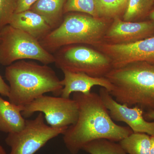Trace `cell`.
Wrapping results in <instances>:
<instances>
[{
	"mask_svg": "<svg viewBox=\"0 0 154 154\" xmlns=\"http://www.w3.org/2000/svg\"><path fill=\"white\" fill-rule=\"evenodd\" d=\"M79 115L76 122L63 134V140L71 154H77L92 141L107 139L119 142L133 132L129 127L116 124L99 94L74 93Z\"/></svg>",
	"mask_w": 154,
	"mask_h": 154,
	"instance_id": "1",
	"label": "cell"
},
{
	"mask_svg": "<svg viewBox=\"0 0 154 154\" xmlns=\"http://www.w3.org/2000/svg\"><path fill=\"white\" fill-rule=\"evenodd\" d=\"M5 77L10 87L9 101L25 106L47 93L61 96L63 88L55 71L48 65L20 60L6 67Z\"/></svg>",
	"mask_w": 154,
	"mask_h": 154,
	"instance_id": "2",
	"label": "cell"
},
{
	"mask_svg": "<svg viewBox=\"0 0 154 154\" xmlns=\"http://www.w3.org/2000/svg\"><path fill=\"white\" fill-rule=\"evenodd\" d=\"M105 77L112 84L109 93L116 102L143 110H154V61L112 69Z\"/></svg>",
	"mask_w": 154,
	"mask_h": 154,
	"instance_id": "3",
	"label": "cell"
},
{
	"mask_svg": "<svg viewBox=\"0 0 154 154\" xmlns=\"http://www.w3.org/2000/svg\"><path fill=\"white\" fill-rule=\"evenodd\" d=\"M66 14L59 26L39 41L47 51L53 54L66 45L84 44L94 47L104 42L112 20L82 13Z\"/></svg>",
	"mask_w": 154,
	"mask_h": 154,
	"instance_id": "4",
	"label": "cell"
},
{
	"mask_svg": "<svg viewBox=\"0 0 154 154\" xmlns=\"http://www.w3.org/2000/svg\"><path fill=\"white\" fill-rule=\"evenodd\" d=\"M56 66L69 71L94 77H105L113 69L110 59L95 48L75 44L60 48L53 54Z\"/></svg>",
	"mask_w": 154,
	"mask_h": 154,
	"instance_id": "5",
	"label": "cell"
},
{
	"mask_svg": "<svg viewBox=\"0 0 154 154\" xmlns=\"http://www.w3.org/2000/svg\"><path fill=\"white\" fill-rule=\"evenodd\" d=\"M0 33V64L2 65L8 66L25 59L38 61L45 65L54 63L53 54L28 33L10 25L6 26Z\"/></svg>",
	"mask_w": 154,
	"mask_h": 154,
	"instance_id": "6",
	"label": "cell"
},
{
	"mask_svg": "<svg viewBox=\"0 0 154 154\" xmlns=\"http://www.w3.org/2000/svg\"><path fill=\"white\" fill-rule=\"evenodd\" d=\"M67 128L48 125L40 112L34 119L26 120L22 130L8 134L5 143L11 148L8 154H35L50 140L63 134Z\"/></svg>",
	"mask_w": 154,
	"mask_h": 154,
	"instance_id": "7",
	"label": "cell"
},
{
	"mask_svg": "<svg viewBox=\"0 0 154 154\" xmlns=\"http://www.w3.org/2000/svg\"><path fill=\"white\" fill-rule=\"evenodd\" d=\"M36 112L43 113L47 124L53 128L68 127L75 123L79 115L74 99L44 95L24 106L22 114L29 118Z\"/></svg>",
	"mask_w": 154,
	"mask_h": 154,
	"instance_id": "8",
	"label": "cell"
},
{
	"mask_svg": "<svg viewBox=\"0 0 154 154\" xmlns=\"http://www.w3.org/2000/svg\"><path fill=\"white\" fill-rule=\"evenodd\" d=\"M94 48L110 59L113 69L137 62L154 61V36L128 44L103 42Z\"/></svg>",
	"mask_w": 154,
	"mask_h": 154,
	"instance_id": "9",
	"label": "cell"
},
{
	"mask_svg": "<svg viewBox=\"0 0 154 154\" xmlns=\"http://www.w3.org/2000/svg\"><path fill=\"white\" fill-rule=\"evenodd\" d=\"M99 95L113 120L125 122L134 133L154 135V122L146 120L144 110L140 107H130L119 103L104 88L100 89Z\"/></svg>",
	"mask_w": 154,
	"mask_h": 154,
	"instance_id": "10",
	"label": "cell"
},
{
	"mask_svg": "<svg viewBox=\"0 0 154 154\" xmlns=\"http://www.w3.org/2000/svg\"><path fill=\"white\" fill-rule=\"evenodd\" d=\"M154 36V25L150 20L127 22L120 17L112 20L104 37V42L111 44L132 43Z\"/></svg>",
	"mask_w": 154,
	"mask_h": 154,
	"instance_id": "11",
	"label": "cell"
},
{
	"mask_svg": "<svg viewBox=\"0 0 154 154\" xmlns=\"http://www.w3.org/2000/svg\"><path fill=\"white\" fill-rule=\"evenodd\" d=\"M63 88L60 96L69 98L74 93L88 94L94 86H101L108 92L112 89V84L105 77H94L82 72H75L63 70Z\"/></svg>",
	"mask_w": 154,
	"mask_h": 154,
	"instance_id": "12",
	"label": "cell"
},
{
	"mask_svg": "<svg viewBox=\"0 0 154 154\" xmlns=\"http://www.w3.org/2000/svg\"><path fill=\"white\" fill-rule=\"evenodd\" d=\"M9 25L28 33L38 41L52 30L42 17L30 10L15 13Z\"/></svg>",
	"mask_w": 154,
	"mask_h": 154,
	"instance_id": "13",
	"label": "cell"
},
{
	"mask_svg": "<svg viewBox=\"0 0 154 154\" xmlns=\"http://www.w3.org/2000/svg\"><path fill=\"white\" fill-rule=\"evenodd\" d=\"M24 106L17 105L0 97V131L7 133L18 132L25 125L22 112Z\"/></svg>",
	"mask_w": 154,
	"mask_h": 154,
	"instance_id": "14",
	"label": "cell"
},
{
	"mask_svg": "<svg viewBox=\"0 0 154 154\" xmlns=\"http://www.w3.org/2000/svg\"><path fill=\"white\" fill-rule=\"evenodd\" d=\"M66 0H37L30 10L42 17L52 30L63 20L64 8Z\"/></svg>",
	"mask_w": 154,
	"mask_h": 154,
	"instance_id": "15",
	"label": "cell"
},
{
	"mask_svg": "<svg viewBox=\"0 0 154 154\" xmlns=\"http://www.w3.org/2000/svg\"><path fill=\"white\" fill-rule=\"evenodd\" d=\"M119 144L128 154H150V136L146 134L133 132Z\"/></svg>",
	"mask_w": 154,
	"mask_h": 154,
	"instance_id": "16",
	"label": "cell"
},
{
	"mask_svg": "<svg viewBox=\"0 0 154 154\" xmlns=\"http://www.w3.org/2000/svg\"><path fill=\"white\" fill-rule=\"evenodd\" d=\"M154 5L153 0H128L122 19L127 22L144 21Z\"/></svg>",
	"mask_w": 154,
	"mask_h": 154,
	"instance_id": "17",
	"label": "cell"
},
{
	"mask_svg": "<svg viewBox=\"0 0 154 154\" xmlns=\"http://www.w3.org/2000/svg\"><path fill=\"white\" fill-rule=\"evenodd\" d=\"M100 18L113 20L123 16L128 0H96Z\"/></svg>",
	"mask_w": 154,
	"mask_h": 154,
	"instance_id": "18",
	"label": "cell"
},
{
	"mask_svg": "<svg viewBox=\"0 0 154 154\" xmlns=\"http://www.w3.org/2000/svg\"><path fill=\"white\" fill-rule=\"evenodd\" d=\"M82 150L90 154H128L119 143L107 139L92 141L84 146Z\"/></svg>",
	"mask_w": 154,
	"mask_h": 154,
	"instance_id": "19",
	"label": "cell"
},
{
	"mask_svg": "<svg viewBox=\"0 0 154 154\" xmlns=\"http://www.w3.org/2000/svg\"><path fill=\"white\" fill-rule=\"evenodd\" d=\"M79 13L99 17L96 0H66L64 8V14Z\"/></svg>",
	"mask_w": 154,
	"mask_h": 154,
	"instance_id": "20",
	"label": "cell"
},
{
	"mask_svg": "<svg viewBox=\"0 0 154 154\" xmlns=\"http://www.w3.org/2000/svg\"><path fill=\"white\" fill-rule=\"evenodd\" d=\"M16 7V0H0V32L10 25Z\"/></svg>",
	"mask_w": 154,
	"mask_h": 154,
	"instance_id": "21",
	"label": "cell"
},
{
	"mask_svg": "<svg viewBox=\"0 0 154 154\" xmlns=\"http://www.w3.org/2000/svg\"><path fill=\"white\" fill-rule=\"evenodd\" d=\"M37 0H16L15 13L28 11Z\"/></svg>",
	"mask_w": 154,
	"mask_h": 154,
	"instance_id": "22",
	"label": "cell"
},
{
	"mask_svg": "<svg viewBox=\"0 0 154 154\" xmlns=\"http://www.w3.org/2000/svg\"><path fill=\"white\" fill-rule=\"evenodd\" d=\"M10 87L6 84L0 74V95L5 97H9Z\"/></svg>",
	"mask_w": 154,
	"mask_h": 154,
	"instance_id": "23",
	"label": "cell"
},
{
	"mask_svg": "<svg viewBox=\"0 0 154 154\" xmlns=\"http://www.w3.org/2000/svg\"><path fill=\"white\" fill-rule=\"evenodd\" d=\"M144 117L147 121L154 120V110H149L144 113Z\"/></svg>",
	"mask_w": 154,
	"mask_h": 154,
	"instance_id": "24",
	"label": "cell"
},
{
	"mask_svg": "<svg viewBox=\"0 0 154 154\" xmlns=\"http://www.w3.org/2000/svg\"><path fill=\"white\" fill-rule=\"evenodd\" d=\"M147 18H148L149 20H150L153 22L154 25V5L149 13Z\"/></svg>",
	"mask_w": 154,
	"mask_h": 154,
	"instance_id": "25",
	"label": "cell"
},
{
	"mask_svg": "<svg viewBox=\"0 0 154 154\" xmlns=\"http://www.w3.org/2000/svg\"><path fill=\"white\" fill-rule=\"evenodd\" d=\"M150 154H154V135L150 136Z\"/></svg>",
	"mask_w": 154,
	"mask_h": 154,
	"instance_id": "26",
	"label": "cell"
},
{
	"mask_svg": "<svg viewBox=\"0 0 154 154\" xmlns=\"http://www.w3.org/2000/svg\"><path fill=\"white\" fill-rule=\"evenodd\" d=\"M0 154H8L6 152L5 150L0 145Z\"/></svg>",
	"mask_w": 154,
	"mask_h": 154,
	"instance_id": "27",
	"label": "cell"
},
{
	"mask_svg": "<svg viewBox=\"0 0 154 154\" xmlns=\"http://www.w3.org/2000/svg\"><path fill=\"white\" fill-rule=\"evenodd\" d=\"M1 38H2V37H1V33H0V43L1 42Z\"/></svg>",
	"mask_w": 154,
	"mask_h": 154,
	"instance_id": "28",
	"label": "cell"
},
{
	"mask_svg": "<svg viewBox=\"0 0 154 154\" xmlns=\"http://www.w3.org/2000/svg\"><path fill=\"white\" fill-rule=\"evenodd\" d=\"M153 1H154V0H153Z\"/></svg>",
	"mask_w": 154,
	"mask_h": 154,
	"instance_id": "29",
	"label": "cell"
}]
</instances>
